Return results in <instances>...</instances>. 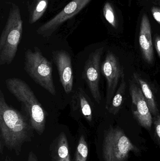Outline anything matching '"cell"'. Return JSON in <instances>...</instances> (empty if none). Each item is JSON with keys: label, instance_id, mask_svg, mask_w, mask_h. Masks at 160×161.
Listing matches in <instances>:
<instances>
[{"label": "cell", "instance_id": "cell-1", "mask_svg": "<svg viewBox=\"0 0 160 161\" xmlns=\"http://www.w3.org/2000/svg\"><path fill=\"white\" fill-rule=\"evenodd\" d=\"M5 82L8 91L21 104L31 126L42 133L46 124V112L30 86L24 80L15 77L7 79Z\"/></svg>", "mask_w": 160, "mask_h": 161}, {"label": "cell", "instance_id": "cell-2", "mask_svg": "<svg viewBox=\"0 0 160 161\" xmlns=\"http://www.w3.org/2000/svg\"><path fill=\"white\" fill-rule=\"evenodd\" d=\"M29 128L25 117L7 103L0 90V130L5 144L11 148L19 145L27 137Z\"/></svg>", "mask_w": 160, "mask_h": 161}, {"label": "cell", "instance_id": "cell-3", "mask_svg": "<svg viewBox=\"0 0 160 161\" xmlns=\"http://www.w3.org/2000/svg\"><path fill=\"white\" fill-rule=\"evenodd\" d=\"M19 8L11 4L5 26L0 37V65H9L14 60L23 33Z\"/></svg>", "mask_w": 160, "mask_h": 161}, {"label": "cell", "instance_id": "cell-4", "mask_svg": "<svg viewBox=\"0 0 160 161\" xmlns=\"http://www.w3.org/2000/svg\"><path fill=\"white\" fill-rule=\"evenodd\" d=\"M24 69L37 84L52 95H55L56 91L53 77L52 65L39 48L35 47L34 51L31 49L25 51Z\"/></svg>", "mask_w": 160, "mask_h": 161}, {"label": "cell", "instance_id": "cell-5", "mask_svg": "<svg viewBox=\"0 0 160 161\" xmlns=\"http://www.w3.org/2000/svg\"><path fill=\"white\" fill-rule=\"evenodd\" d=\"M138 148L119 127H110L106 132L103 143L105 161H126L131 152Z\"/></svg>", "mask_w": 160, "mask_h": 161}, {"label": "cell", "instance_id": "cell-6", "mask_svg": "<svg viewBox=\"0 0 160 161\" xmlns=\"http://www.w3.org/2000/svg\"><path fill=\"white\" fill-rule=\"evenodd\" d=\"M104 47L96 49L88 56L82 72V78L86 82L94 99L100 104L101 100L100 90L101 58Z\"/></svg>", "mask_w": 160, "mask_h": 161}, {"label": "cell", "instance_id": "cell-7", "mask_svg": "<svg viewBox=\"0 0 160 161\" xmlns=\"http://www.w3.org/2000/svg\"><path fill=\"white\" fill-rule=\"evenodd\" d=\"M101 72L107 82L105 108L107 109L125 73L119 58L111 52H108L106 54L101 65Z\"/></svg>", "mask_w": 160, "mask_h": 161}, {"label": "cell", "instance_id": "cell-8", "mask_svg": "<svg viewBox=\"0 0 160 161\" xmlns=\"http://www.w3.org/2000/svg\"><path fill=\"white\" fill-rule=\"evenodd\" d=\"M91 0H72L58 14L39 26L37 33L44 37H49L64 22L81 11Z\"/></svg>", "mask_w": 160, "mask_h": 161}, {"label": "cell", "instance_id": "cell-9", "mask_svg": "<svg viewBox=\"0 0 160 161\" xmlns=\"http://www.w3.org/2000/svg\"><path fill=\"white\" fill-rule=\"evenodd\" d=\"M129 90L134 118L143 127L150 130L153 124V117L142 90L135 83L132 82Z\"/></svg>", "mask_w": 160, "mask_h": 161}, {"label": "cell", "instance_id": "cell-10", "mask_svg": "<svg viewBox=\"0 0 160 161\" xmlns=\"http://www.w3.org/2000/svg\"><path fill=\"white\" fill-rule=\"evenodd\" d=\"M53 59L57 67L59 79L66 93L72 92L73 86V73L72 60L70 55L63 50L53 53Z\"/></svg>", "mask_w": 160, "mask_h": 161}, {"label": "cell", "instance_id": "cell-11", "mask_svg": "<svg viewBox=\"0 0 160 161\" xmlns=\"http://www.w3.org/2000/svg\"><path fill=\"white\" fill-rule=\"evenodd\" d=\"M139 43L143 57L149 64L154 61V53L151 27L149 19L146 14L142 18L139 35Z\"/></svg>", "mask_w": 160, "mask_h": 161}, {"label": "cell", "instance_id": "cell-12", "mask_svg": "<svg viewBox=\"0 0 160 161\" xmlns=\"http://www.w3.org/2000/svg\"><path fill=\"white\" fill-rule=\"evenodd\" d=\"M71 111L80 114L88 122L93 119V109L88 95L81 87L73 94L70 103Z\"/></svg>", "mask_w": 160, "mask_h": 161}, {"label": "cell", "instance_id": "cell-13", "mask_svg": "<svg viewBox=\"0 0 160 161\" xmlns=\"http://www.w3.org/2000/svg\"><path fill=\"white\" fill-rule=\"evenodd\" d=\"M126 89V82L125 80L124 76L121 79L119 87L116 92L109 108L107 109L110 113L114 115H116L118 113L125 101Z\"/></svg>", "mask_w": 160, "mask_h": 161}, {"label": "cell", "instance_id": "cell-14", "mask_svg": "<svg viewBox=\"0 0 160 161\" xmlns=\"http://www.w3.org/2000/svg\"><path fill=\"white\" fill-rule=\"evenodd\" d=\"M134 78L141 86V90L146 100L152 114L156 116L158 114V109L157 105L153 92L149 84L137 75H134Z\"/></svg>", "mask_w": 160, "mask_h": 161}, {"label": "cell", "instance_id": "cell-15", "mask_svg": "<svg viewBox=\"0 0 160 161\" xmlns=\"http://www.w3.org/2000/svg\"><path fill=\"white\" fill-rule=\"evenodd\" d=\"M49 4V0H36L30 10L29 23L33 24L43 16Z\"/></svg>", "mask_w": 160, "mask_h": 161}, {"label": "cell", "instance_id": "cell-16", "mask_svg": "<svg viewBox=\"0 0 160 161\" xmlns=\"http://www.w3.org/2000/svg\"><path fill=\"white\" fill-rule=\"evenodd\" d=\"M61 142L58 149V161H70L68 147L65 134L61 136Z\"/></svg>", "mask_w": 160, "mask_h": 161}, {"label": "cell", "instance_id": "cell-17", "mask_svg": "<svg viewBox=\"0 0 160 161\" xmlns=\"http://www.w3.org/2000/svg\"><path fill=\"white\" fill-rule=\"evenodd\" d=\"M88 147L83 136L80 139V143L77 148L76 161H86L88 156Z\"/></svg>", "mask_w": 160, "mask_h": 161}, {"label": "cell", "instance_id": "cell-18", "mask_svg": "<svg viewBox=\"0 0 160 161\" xmlns=\"http://www.w3.org/2000/svg\"><path fill=\"white\" fill-rule=\"evenodd\" d=\"M103 15L106 20L113 27H116V21L114 11L109 3H106L103 7Z\"/></svg>", "mask_w": 160, "mask_h": 161}, {"label": "cell", "instance_id": "cell-19", "mask_svg": "<svg viewBox=\"0 0 160 161\" xmlns=\"http://www.w3.org/2000/svg\"><path fill=\"white\" fill-rule=\"evenodd\" d=\"M154 125H155V133H156V136L160 142V115L159 114L156 116V118L154 121Z\"/></svg>", "mask_w": 160, "mask_h": 161}, {"label": "cell", "instance_id": "cell-20", "mask_svg": "<svg viewBox=\"0 0 160 161\" xmlns=\"http://www.w3.org/2000/svg\"><path fill=\"white\" fill-rule=\"evenodd\" d=\"M152 13L154 19L160 24V8H153L152 9Z\"/></svg>", "mask_w": 160, "mask_h": 161}, {"label": "cell", "instance_id": "cell-21", "mask_svg": "<svg viewBox=\"0 0 160 161\" xmlns=\"http://www.w3.org/2000/svg\"><path fill=\"white\" fill-rule=\"evenodd\" d=\"M155 46L156 51L160 58V36H157L155 39Z\"/></svg>", "mask_w": 160, "mask_h": 161}]
</instances>
